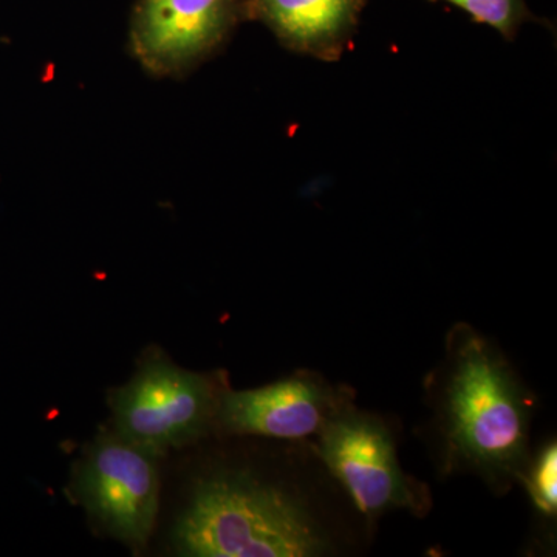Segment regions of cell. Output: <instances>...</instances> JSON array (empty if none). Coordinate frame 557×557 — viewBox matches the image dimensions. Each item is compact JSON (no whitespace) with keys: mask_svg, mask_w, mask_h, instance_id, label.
<instances>
[{"mask_svg":"<svg viewBox=\"0 0 557 557\" xmlns=\"http://www.w3.org/2000/svg\"><path fill=\"white\" fill-rule=\"evenodd\" d=\"M438 391L446 471L475 472L496 487L519 479L528 461L531 399L505 358L469 325L450 330Z\"/></svg>","mask_w":557,"mask_h":557,"instance_id":"1","label":"cell"},{"mask_svg":"<svg viewBox=\"0 0 557 557\" xmlns=\"http://www.w3.org/2000/svg\"><path fill=\"white\" fill-rule=\"evenodd\" d=\"M300 498L248 474H215L194 491L175 528L194 557H311L330 545Z\"/></svg>","mask_w":557,"mask_h":557,"instance_id":"2","label":"cell"},{"mask_svg":"<svg viewBox=\"0 0 557 557\" xmlns=\"http://www.w3.org/2000/svg\"><path fill=\"white\" fill-rule=\"evenodd\" d=\"M318 454L366 518L392 509L426 512L428 487L399 467L395 440L380 417L348 403L319 431Z\"/></svg>","mask_w":557,"mask_h":557,"instance_id":"3","label":"cell"},{"mask_svg":"<svg viewBox=\"0 0 557 557\" xmlns=\"http://www.w3.org/2000/svg\"><path fill=\"white\" fill-rule=\"evenodd\" d=\"M219 395L207 376L150 357L129 383L112 392L116 434L160 456L205 434Z\"/></svg>","mask_w":557,"mask_h":557,"instance_id":"4","label":"cell"},{"mask_svg":"<svg viewBox=\"0 0 557 557\" xmlns=\"http://www.w3.org/2000/svg\"><path fill=\"white\" fill-rule=\"evenodd\" d=\"M75 491L112 536L135 548L148 542L159 512V474L152 454L119 434H104L81 461Z\"/></svg>","mask_w":557,"mask_h":557,"instance_id":"5","label":"cell"},{"mask_svg":"<svg viewBox=\"0 0 557 557\" xmlns=\"http://www.w3.org/2000/svg\"><path fill=\"white\" fill-rule=\"evenodd\" d=\"M240 20L242 0H139L132 50L149 72L175 75L218 49Z\"/></svg>","mask_w":557,"mask_h":557,"instance_id":"6","label":"cell"},{"mask_svg":"<svg viewBox=\"0 0 557 557\" xmlns=\"http://www.w3.org/2000/svg\"><path fill=\"white\" fill-rule=\"evenodd\" d=\"M350 403V392L298 373L269 386L220 392L215 420L231 434L300 440L318 435Z\"/></svg>","mask_w":557,"mask_h":557,"instance_id":"7","label":"cell"},{"mask_svg":"<svg viewBox=\"0 0 557 557\" xmlns=\"http://www.w3.org/2000/svg\"><path fill=\"white\" fill-rule=\"evenodd\" d=\"M366 0H242L244 20L263 22L287 49L338 61Z\"/></svg>","mask_w":557,"mask_h":557,"instance_id":"8","label":"cell"},{"mask_svg":"<svg viewBox=\"0 0 557 557\" xmlns=\"http://www.w3.org/2000/svg\"><path fill=\"white\" fill-rule=\"evenodd\" d=\"M437 2V0H431ZM467 11L472 20L490 25L505 39L512 40L519 28L537 17L528 10L525 0H443Z\"/></svg>","mask_w":557,"mask_h":557,"instance_id":"9","label":"cell"},{"mask_svg":"<svg viewBox=\"0 0 557 557\" xmlns=\"http://www.w3.org/2000/svg\"><path fill=\"white\" fill-rule=\"evenodd\" d=\"M519 479L525 482L528 494L537 511L547 518H555L557 509L556 442L545 445L533 461L528 460Z\"/></svg>","mask_w":557,"mask_h":557,"instance_id":"10","label":"cell"}]
</instances>
